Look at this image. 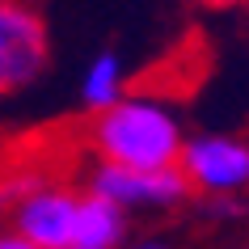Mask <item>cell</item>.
I'll return each mask as SVG.
<instances>
[{
  "instance_id": "1",
  "label": "cell",
  "mask_w": 249,
  "mask_h": 249,
  "mask_svg": "<svg viewBox=\"0 0 249 249\" xmlns=\"http://www.w3.org/2000/svg\"><path fill=\"white\" fill-rule=\"evenodd\" d=\"M85 144L102 165L123 169H178L186 131L182 118L157 93H127L102 114H89Z\"/></svg>"
},
{
  "instance_id": "2",
  "label": "cell",
  "mask_w": 249,
  "mask_h": 249,
  "mask_svg": "<svg viewBox=\"0 0 249 249\" xmlns=\"http://www.w3.org/2000/svg\"><path fill=\"white\" fill-rule=\"evenodd\" d=\"M178 173L190 195L203 198H241L249 190V140L236 131H198L186 135Z\"/></svg>"
},
{
  "instance_id": "3",
  "label": "cell",
  "mask_w": 249,
  "mask_h": 249,
  "mask_svg": "<svg viewBox=\"0 0 249 249\" xmlns=\"http://www.w3.org/2000/svg\"><path fill=\"white\" fill-rule=\"evenodd\" d=\"M51 64V30L30 0H0V97L30 89Z\"/></svg>"
},
{
  "instance_id": "4",
  "label": "cell",
  "mask_w": 249,
  "mask_h": 249,
  "mask_svg": "<svg viewBox=\"0 0 249 249\" xmlns=\"http://www.w3.org/2000/svg\"><path fill=\"white\" fill-rule=\"evenodd\" d=\"M85 195L114 203L123 215H140V211L182 207L190 198V186L178 169H123V165L93 160L89 173H85Z\"/></svg>"
},
{
  "instance_id": "5",
  "label": "cell",
  "mask_w": 249,
  "mask_h": 249,
  "mask_svg": "<svg viewBox=\"0 0 249 249\" xmlns=\"http://www.w3.org/2000/svg\"><path fill=\"white\" fill-rule=\"evenodd\" d=\"M76 207L80 190L72 182H42L30 190L13 211H9V228L26 236L34 249H72V228H76Z\"/></svg>"
},
{
  "instance_id": "6",
  "label": "cell",
  "mask_w": 249,
  "mask_h": 249,
  "mask_svg": "<svg viewBox=\"0 0 249 249\" xmlns=\"http://www.w3.org/2000/svg\"><path fill=\"white\" fill-rule=\"evenodd\" d=\"M127 220L114 203L80 190L76 228H72V249H123L127 245Z\"/></svg>"
},
{
  "instance_id": "7",
  "label": "cell",
  "mask_w": 249,
  "mask_h": 249,
  "mask_svg": "<svg viewBox=\"0 0 249 249\" xmlns=\"http://www.w3.org/2000/svg\"><path fill=\"white\" fill-rule=\"evenodd\" d=\"M123 97H127V68H123L118 51H97L80 76V106L89 114H102Z\"/></svg>"
},
{
  "instance_id": "8",
  "label": "cell",
  "mask_w": 249,
  "mask_h": 249,
  "mask_svg": "<svg viewBox=\"0 0 249 249\" xmlns=\"http://www.w3.org/2000/svg\"><path fill=\"white\" fill-rule=\"evenodd\" d=\"M42 182H51V178H47L30 157L26 160H13V165H0V207L13 211L17 203H21L30 190H38Z\"/></svg>"
},
{
  "instance_id": "9",
  "label": "cell",
  "mask_w": 249,
  "mask_h": 249,
  "mask_svg": "<svg viewBox=\"0 0 249 249\" xmlns=\"http://www.w3.org/2000/svg\"><path fill=\"white\" fill-rule=\"evenodd\" d=\"M0 249H34V245H30L26 236H17L13 228H4V232H0Z\"/></svg>"
},
{
  "instance_id": "10",
  "label": "cell",
  "mask_w": 249,
  "mask_h": 249,
  "mask_svg": "<svg viewBox=\"0 0 249 249\" xmlns=\"http://www.w3.org/2000/svg\"><path fill=\"white\" fill-rule=\"evenodd\" d=\"M198 4H207V9H245L249 0H198Z\"/></svg>"
},
{
  "instance_id": "11",
  "label": "cell",
  "mask_w": 249,
  "mask_h": 249,
  "mask_svg": "<svg viewBox=\"0 0 249 249\" xmlns=\"http://www.w3.org/2000/svg\"><path fill=\"white\" fill-rule=\"evenodd\" d=\"M123 249H173V245H165V241H135V245H123Z\"/></svg>"
}]
</instances>
